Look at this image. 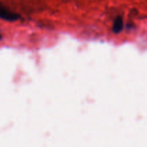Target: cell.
Segmentation results:
<instances>
[{"label": "cell", "instance_id": "6da1fadb", "mask_svg": "<svg viewBox=\"0 0 147 147\" xmlns=\"http://www.w3.org/2000/svg\"><path fill=\"white\" fill-rule=\"evenodd\" d=\"M0 18L7 20V21L14 22L19 20L20 18V16L17 14L10 12L2 7H0Z\"/></svg>", "mask_w": 147, "mask_h": 147}, {"label": "cell", "instance_id": "7a4b0ae2", "mask_svg": "<svg viewBox=\"0 0 147 147\" xmlns=\"http://www.w3.org/2000/svg\"><path fill=\"white\" fill-rule=\"evenodd\" d=\"M123 28V22L122 17L119 16L115 19L113 24V32L115 34H119Z\"/></svg>", "mask_w": 147, "mask_h": 147}, {"label": "cell", "instance_id": "3957f363", "mask_svg": "<svg viewBox=\"0 0 147 147\" xmlns=\"http://www.w3.org/2000/svg\"><path fill=\"white\" fill-rule=\"evenodd\" d=\"M1 40V34H0V40Z\"/></svg>", "mask_w": 147, "mask_h": 147}]
</instances>
